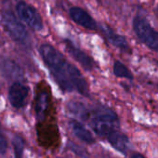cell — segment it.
<instances>
[{"instance_id":"18","label":"cell","mask_w":158,"mask_h":158,"mask_svg":"<svg viewBox=\"0 0 158 158\" xmlns=\"http://www.w3.org/2000/svg\"><path fill=\"white\" fill-rule=\"evenodd\" d=\"M130 158H145L141 153H139V152H134L131 154Z\"/></svg>"},{"instance_id":"7","label":"cell","mask_w":158,"mask_h":158,"mask_svg":"<svg viewBox=\"0 0 158 158\" xmlns=\"http://www.w3.org/2000/svg\"><path fill=\"white\" fill-rule=\"evenodd\" d=\"M30 94V88L23 82L16 81L9 89V101L15 109H22L25 106Z\"/></svg>"},{"instance_id":"9","label":"cell","mask_w":158,"mask_h":158,"mask_svg":"<svg viewBox=\"0 0 158 158\" xmlns=\"http://www.w3.org/2000/svg\"><path fill=\"white\" fill-rule=\"evenodd\" d=\"M64 47L65 49L67 50V52L80 64L85 70L87 71H91L94 69L95 67V62L93 60V59L87 54L85 51H83L82 49H80L79 48H77L73 43H72L70 40H65L64 42Z\"/></svg>"},{"instance_id":"14","label":"cell","mask_w":158,"mask_h":158,"mask_svg":"<svg viewBox=\"0 0 158 158\" xmlns=\"http://www.w3.org/2000/svg\"><path fill=\"white\" fill-rule=\"evenodd\" d=\"M67 108H68V110L70 111L71 114H73L75 116L79 117L80 119H82L83 121H86L87 120L89 110L82 102H73H73H70L67 104Z\"/></svg>"},{"instance_id":"17","label":"cell","mask_w":158,"mask_h":158,"mask_svg":"<svg viewBox=\"0 0 158 158\" xmlns=\"http://www.w3.org/2000/svg\"><path fill=\"white\" fill-rule=\"evenodd\" d=\"M8 149V141L3 134L0 132V155H3L6 153Z\"/></svg>"},{"instance_id":"12","label":"cell","mask_w":158,"mask_h":158,"mask_svg":"<svg viewBox=\"0 0 158 158\" xmlns=\"http://www.w3.org/2000/svg\"><path fill=\"white\" fill-rule=\"evenodd\" d=\"M68 124L71 130L73 131V133L77 139L88 144H91L95 141L94 137L90 132V130H89L81 122L77 121L76 119H70Z\"/></svg>"},{"instance_id":"3","label":"cell","mask_w":158,"mask_h":158,"mask_svg":"<svg viewBox=\"0 0 158 158\" xmlns=\"http://www.w3.org/2000/svg\"><path fill=\"white\" fill-rule=\"evenodd\" d=\"M34 109L38 122L46 121L47 117L53 110L52 94L49 85L42 80L35 88V94L34 100Z\"/></svg>"},{"instance_id":"10","label":"cell","mask_w":158,"mask_h":158,"mask_svg":"<svg viewBox=\"0 0 158 158\" xmlns=\"http://www.w3.org/2000/svg\"><path fill=\"white\" fill-rule=\"evenodd\" d=\"M58 129L55 125L45 124V122H38L37 124V137L41 144L49 147L54 142V139H58Z\"/></svg>"},{"instance_id":"4","label":"cell","mask_w":158,"mask_h":158,"mask_svg":"<svg viewBox=\"0 0 158 158\" xmlns=\"http://www.w3.org/2000/svg\"><path fill=\"white\" fill-rule=\"evenodd\" d=\"M0 14H1L2 25L9 35L15 42L22 45H27L30 41L29 34L22 21H20L10 10H2Z\"/></svg>"},{"instance_id":"6","label":"cell","mask_w":158,"mask_h":158,"mask_svg":"<svg viewBox=\"0 0 158 158\" xmlns=\"http://www.w3.org/2000/svg\"><path fill=\"white\" fill-rule=\"evenodd\" d=\"M15 10L18 18L31 29L35 31H41L44 28L43 19L34 6L26 3L25 1H20L16 4Z\"/></svg>"},{"instance_id":"8","label":"cell","mask_w":158,"mask_h":158,"mask_svg":"<svg viewBox=\"0 0 158 158\" xmlns=\"http://www.w3.org/2000/svg\"><path fill=\"white\" fill-rule=\"evenodd\" d=\"M69 16L74 23L87 30L96 31L99 28V25L93 17L80 7H72L69 10Z\"/></svg>"},{"instance_id":"2","label":"cell","mask_w":158,"mask_h":158,"mask_svg":"<svg viewBox=\"0 0 158 158\" xmlns=\"http://www.w3.org/2000/svg\"><path fill=\"white\" fill-rule=\"evenodd\" d=\"M86 121L89 122L96 134L104 138L119 128V119L117 114L110 108L104 106L89 110Z\"/></svg>"},{"instance_id":"11","label":"cell","mask_w":158,"mask_h":158,"mask_svg":"<svg viewBox=\"0 0 158 158\" xmlns=\"http://www.w3.org/2000/svg\"><path fill=\"white\" fill-rule=\"evenodd\" d=\"M101 31H102V35H104V37L107 39V41L109 43H111L114 47L119 48L120 50H122L124 52H130L131 51L127 39L123 35L115 33L108 25L105 24V25L101 26Z\"/></svg>"},{"instance_id":"5","label":"cell","mask_w":158,"mask_h":158,"mask_svg":"<svg viewBox=\"0 0 158 158\" xmlns=\"http://www.w3.org/2000/svg\"><path fill=\"white\" fill-rule=\"evenodd\" d=\"M133 31L137 37L149 48L158 51V31L143 17L137 16L133 20Z\"/></svg>"},{"instance_id":"13","label":"cell","mask_w":158,"mask_h":158,"mask_svg":"<svg viewBox=\"0 0 158 158\" xmlns=\"http://www.w3.org/2000/svg\"><path fill=\"white\" fill-rule=\"evenodd\" d=\"M106 139L114 149H116L117 151L123 153H125L128 149V143H129L128 138L125 134L120 132L119 129L109 134L106 137Z\"/></svg>"},{"instance_id":"16","label":"cell","mask_w":158,"mask_h":158,"mask_svg":"<svg viewBox=\"0 0 158 158\" xmlns=\"http://www.w3.org/2000/svg\"><path fill=\"white\" fill-rule=\"evenodd\" d=\"M12 146L14 150L15 158H23L24 151V139L21 136L15 135L12 139Z\"/></svg>"},{"instance_id":"1","label":"cell","mask_w":158,"mask_h":158,"mask_svg":"<svg viewBox=\"0 0 158 158\" xmlns=\"http://www.w3.org/2000/svg\"><path fill=\"white\" fill-rule=\"evenodd\" d=\"M40 57L52 78L62 92L77 91L83 96L89 95V85L79 69L69 62L64 55L49 44L38 48Z\"/></svg>"},{"instance_id":"15","label":"cell","mask_w":158,"mask_h":158,"mask_svg":"<svg viewBox=\"0 0 158 158\" xmlns=\"http://www.w3.org/2000/svg\"><path fill=\"white\" fill-rule=\"evenodd\" d=\"M113 72L114 74L116 77H120V78H126V79H133V74L132 73L128 70V68L122 63L119 60H115L114 62V66H113Z\"/></svg>"}]
</instances>
